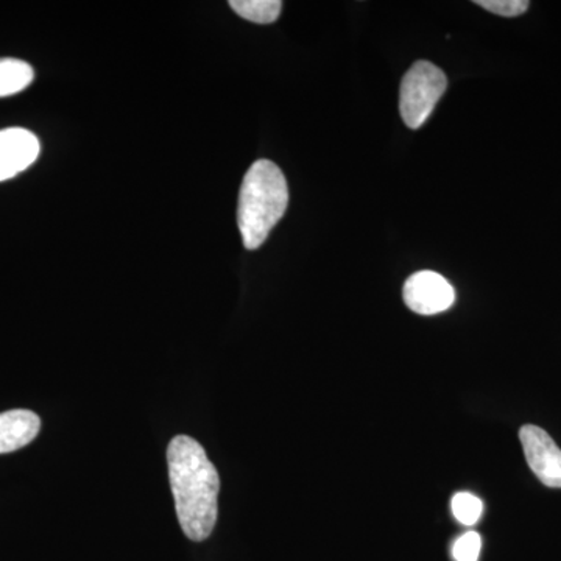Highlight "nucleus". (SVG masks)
Segmentation results:
<instances>
[{
  "label": "nucleus",
  "instance_id": "nucleus-3",
  "mask_svg": "<svg viewBox=\"0 0 561 561\" xmlns=\"http://www.w3.org/2000/svg\"><path fill=\"white\" fill-rule=\"evenodd\" d=\"M446 90L448 79L440 68L430 61H416L401 83L400 111L404 124L419 130L430 119Z\"/></svg>",
  "mask_w": 561,
  "mask_h": 561
},
{
  "label": "nucleus",
  "instance_id": "nucleus-5",
  "mask_svg": "<svg viewBox=\"0 0 561 561\" xmlns=\"http://www.w3.org/2000/svg\"><path fill=\"white\" fill-rule=\"evenodd\" d=\"M524 456L534 474L551 489H561V449L548 432L538 426L519 431Z\"/></svg>",
  "mask_w": 561,
  "mask_h": 561
},
{
  "label": "nucleus",
  "instance_id": "nucleus-12",
  "mask_svg": "<svg viewBox=\"0 0 561 561\" xmlns=\"http://www.w3.org/2000/svg\"><path fill=\"white\" fill-rule=\"evenodd\" d=\"M476 5L504 18L522 16L529 9L527 0H476Z\"/></svg>",
  "mask_w": 561,
  "mask_h": 561
},
{
  "label": "nucleus",
  "instance_id": "nucleus-7",
  "mask_svg": "<svg viewBox=\"0 0 561 561\" xmlns=\"http://www.w3.org/2000/svg\"><path fill=\"white\" fill-rule=\"evenodd\" d=\"M41 420L35 412L10 411L0 413V454L18 451L38 437Z\"/></svg>",
  "mask_w": 561,
  "mask_h": 561
},
{
  "label": "nucleus",
  "instance_id": "nucleus-9",
  "mask_svg": "<svg viewBox=\"0 0 561 561\" xmlns=\"http://www.w3.org/2000/svg\"><path fill=\"white\" fill-rule=\"evenodd\" d=\"M230 7L243 20L256 24H272L278 20L283 2L279 0H231Z\"/></svg>",
  "mask_w": 561,
  "mask_h": 561
},
{
  "label": "nucleus",
  "instance_id": "nucleus-6",
  "mask_svg": "<svg viewBox=\"0 0 561 561\" xmlns=\"http://www.w3.org/2000/svg\"><path fill=\"white\" fill-rule=\"evenodd\" d=\"M39 140L24 128L0 130V181H7L27 171L38 160Z\"/></svg>",
  "mask_w": 561,
  "mask_h": 561
},
{
  "label": "nucleus",
  "instance_id": "nucleus-8",
  "mask_svg": "<svg viewBox=\"0 0 561 561\" xmlns=\"http://www.w3.org/2000/svg\"><path fill=\"white\" fill-rule=\"evenodd\" d=\"M35 70L16 58H0V98L18 94L31 87Z\"/></svg>",
  "mask_w": 561,
  "mask_h": 561
},
{
  "label": "nucleus",
  "instance_id": "nucleus-1",
  "mask_svg": "<svg viewBox=\"0 0 561 561\" xmlns=\"http://www.w3.org/2000/svg\"><path fill=\"white\" fill-rule=\"evenodd\" d=\"M168 463L181 529L190 540L205 541L219 513V472L201 443L187 435L173 438Z\"/></svg>",
  "mask_w": 561,
  "mask_h": 561
},
{
  "label": "nucleus",
  "instance_id": "nucleus-11",
  "mask_svg": "<svg viewBox=\"0 0 561 561\" xmlns=\"http://www.w3.org/2000/svg\"><path fill=\"white\" fill-rule=\"evenodd\" d=\"M482 551V538L478 531H467L457 538L453 546V557L456 561H478Z\"/></svg>",
  "mask_w": 561,
  "mask_h": 561
},
{
  "label": "nucleus",
  "instance_id": "nucleus-2",
  "mask_svg": "<svg viewBox=\"0 0 561 561\" xmlns=\"http://www.w3.org/2000/svg\"><path fill=\"white\" fill-rule=\"evenodd\" d=\"M289 205L286 176L275 162H254L243 176L238 224L247 250L260 249Z\"/></svg>",
  "mask_w": 561,
  "mask_h": 561
},
{
  "label": "nucleus",
  "instance_id": "nucleus-4",
  "mask_svg": "<svg viewBox=\"0 0 561 561\" xmlns=\"http://www.w3.org/2000/svg\"><path fill=\"white\" fill-rule=\"evenodd\" d=\"M404 301L411 311L420 316H435L451 308L456 291L440 273L424 271L405 280Z\"/></svg>",
  "mask_w": 561,
  "mask_h": 561
},
{
  "label": "nucleus",
  "instance_id": "nucleus-10",
  "mask_svg": "<svg viewBox=\"0 0 561 561\" xmlns=\"http://www.w3.org/2000/svg\"><path fill=\"white\" fill-rule=\"evenodd\" d=\"M453 515L463 526H474L481 519L483 502L472 493H457L451 502Z\"/></svg>",
  "mask_w": 561,
  "mask_h": 561
}]
</instances>
